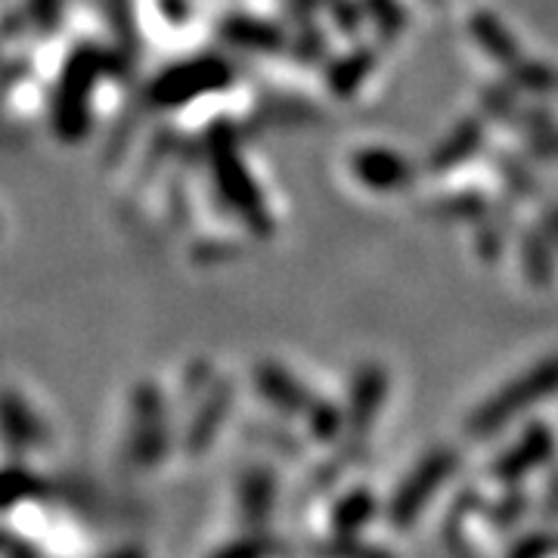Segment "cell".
Masks as SVG:
<instances>
[{"instance_id": "11", "label": "cell", "mask_w": 558, "mask_h": 558, "mask_svg": "<svg viewBox=\"0 0 558 558\" xmlns=\"http://www.w3.org/2000/svg\"><path fill=\"white\" fill-rule=\"evenodd\" d=\"M556 556V539H549L546 534H531V537L519 539L512 546L509 558H553Z\"/></svg>"}, {"instance_id": "5", "label": "cell", "mask_w": 558, "mask_h": 558, "mask_svg": "<svg viewBox=\"0 0 558 558\" xmlns=\"http://www.w3.org/2000/svg\"><path fill=\"white\" fill-rule=\"evenodd\" d=\"M258 388L264 398L282 407L286 413H299V416L311 418V413L317 410V403L311 400V395L301 385H295V379L289 373H282L279 366L258 369Z\"/></svg>"}, {"instance_id": "2", "label": "cell", "mask_w": 558, "mask_h": 558, "mask_svg": "<svg viewBox=\"0 0 558 558\" xmlns=\"http://www.w3.org/2000/svg\"><path fill=\"white\" fill-rule=\"evenodd\" d=\"M459 472V453L453 447H438L428 457H422L410 469V475L400 481V487L385 502V519L398 531H410L435 502L440 490Z\"/></svg>"}, {"instance_id": "7", "label": "cell", "mask_w": 558, "mask_h": 558, "mask_svg": "<svg viewBox=\"0 0 558 558\" xmlns=\"http://www.w3.org/2000/svg\"><path fill=\"white\" fill-rule=\"evenodd\" d=\"M161 447V407L159 400L149 395L137 407V435H134V457L140 465H153Z\"/></svg>"}, {"instance_id": "1", "label": "cell", "mask_w": 558, "mask_h": 558, "mask_svg": "<svg viewBox=\"0 0 558 558\" xmlns=\"http://www.w3.org/2000/svg\"><path fill=\"white\" fill-rule=\"evenodd\" d=\"M558 395V354L534 363L531 369L519 373L512 381H506L499 391L481 403L469 416V438L487 440L509 428L515 418L527 416L537 403L553 400Z\"/></svg>"}, {"instance_id": "3", "label": "cell", "mask_w": 558, "mask_h": 558, "mask_svg": "<svg viewBox=\"0 0 558 558\" xmlns=\"http://www.w3.org/2000/svg\"><path fill=\"white\" fill-rule=\"evenodd\" d=\"M556 457V435L546 422H531L519 438L512 440L490 465V478L499 487H519L521 481L531 478L537 469L549 465Z\"/></svg>"}, {"instance_id": "4", "label": "cell", "mask_w": 558, "mask_h": 558, "mask_svg": "<svg viewBox=\"0 0 558 558\" xmlns=\"http://www.w3.org/2000/svg\"><path fill=\"white\" fill-rule=\"evenodd\" d=\"M385 373L381 369H366L357 381H354V391H351V403H348V413H344V428L351 425L354 432L369 428L376 416H379L381 400H385Z\"/></svg>"}, {"instance_id": "8", "label": "cell", "mask_w": 558, "mask_h": 558, "mask_svg": "<svg viewBox=\"0 0 558 558\" xmlns=\"http://www.w3.org/2000/svg\"><path fill=\"white\" fill-rule=\"evenodd\" d=\"M274 478L267 472H252L242 484V519L248 524H264L274 506Z\"/></svg>"}, {"instance_id": "9", "label": "cell", "mask_w": 558, "mask_h": 558, "mask_svg": "<svg viewBox=\"0 0 558 558\" xmlns=\"http://www.w3.org/2000/svg\"><path fill=\"white\" fill-rule=\"evenodd\" d=\"M317 558H395L376 543H366L357 534H329L317 543Z\"/></svg>"}, {"instance_id": "10", "label": "cell", "mask_w": 558, "mask_h": 558, "mask_svg": "<svg viewBox=\"0 0 558 558\" xmlns=\"http://www.w3.org/2000/svg\"><path fill=\"white\" fill-rule=\"evenodd\" d=\"M274 553V543L270 539H260L258 534H252L248 539H240L227 549H220L215 558H267Z\"/></svg>"}, {"instance_id": "6", "label": "cell", "mask_w": 558, "mask_h": 558, "mask_svg": "<svg viewBox=\"0 0 558 558\" xmlns=\"http://www.w3.org/2000/svg\"><path fill=\"white\" fill-rule=\"evenodd\" d=\"M379 502L376 497H369V490H351L332 506V534H360L369 521L376 519Z\"/></svg>"}]
</instances>
